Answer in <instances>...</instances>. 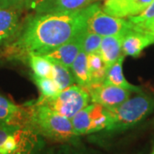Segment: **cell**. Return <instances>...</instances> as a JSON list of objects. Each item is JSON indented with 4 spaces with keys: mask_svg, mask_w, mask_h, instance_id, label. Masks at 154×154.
<instances>
[{
    "mask_svg": "<svg viewBox=\"0 0 154 154\" xmlns=\"http://www.w3.org/2000/svg\"><path fill=\"white\" fill-rule=\"evenodd\" d=\"M88 6L75 11L37 13L6 50L9 57L45 55L87 30Z\"/></svg>",
    "mask_w": 154,
    "mask_h": 154,
    "instance_id": "1",
    "label": "cell"
},
{
    "mask_svg": "<svg viewBox=\"0 0 154 154\" xmlns=\"http://www.w3.org/2000/svg\"><path fill=\"white\" fill-rule=\"evenodd\" d=\"M29 105L28 128L40 136L57 142H71L79 137L69 118L36 102Z\"/></svg>",
    "mask_w": 154,
    "mask_h": 154,
    "instance_id": "2",
    "label": "cell"
},
{
    "mask_svg": "<svg viewBox=\"0 0 154 154\" xmlns=\"http://www.w3.org/2000/svg\"><path fill=\"white\" fill-rule=\"evenodd\" d=\"M108 110L110 121L105 132H124L136 126L153 111L154 98L140 93Z\"/></svg>",
    "mask_w": 154,
    "mask_h": 154,
    "instance_id": "3",
    "label": "cell"
},
{
    "mask_svg": "<svg viewBox=\"0 0 154 154\" xmlns=\"http://www.w3.org/2000/svg\"><path fill=\"white\" fill-rule=\"evenodd\" d=\"M90 96L80 86L72 85L60 91L52 97H42L36 101L37 104L49 107L57 113L71 119L77 113L89 105Z\"/></svg>",
    "mask_w": 154,
    "mask_h": 154,
    "instance_id": "4",
    "label": "cell"
},
{
    "mask_svg": "<svg viewBox=\"0 0 154 154\" xmlns=\"http://www.w3.org/2000/svg\"><path fill=\"white\" fill-rule=\"evenodd\" d=\"M134 25L128 19L113 17L105 13L99 4L88 6L87 31L97 33L102 37L126 34L134 29Z\"/></svg>",
    "mask_w": 154,
    "mask_h": 154,
    "instance_id": "5",
    "label": "cell"
},
{
    "mask_svg": "<svg viewBox=\"0 0 154 154\" xmlns=\"http://www.w3.org/2000/svg\"><path fill=\"white\" fill-rule=\"evenodd\" d=\"M72 125L78 136L105 131L109 126V110L103 105L92 103L80 110L71 119Z\"/></svg>",
    "mask_w": 154,
    "mask_h": 154,
    "instance_id": "6",
    "label": "cell"
},
{
    "mask_svg": "<svg viewBox=\"0 0 154 154\" xmlns=\"http://www.w3.org/2000/svg\"><path fill=\"white\" fill-rule=\"evenodd\" d=\"M86 90L90 96L92 103L103 105L107 109L121 105L122 103L129 99L132 94L129 90L105 82L92 84L86 88Z\"/></svg>",
    "mask_w": 154,
    "mask_h": 154,
    "instance_id": "7",
    "label": "cell"
},
{
    "mask_svg": "<svg viewBox=\"0 0 154 154\" xmlns=\"http://www.w3.org/2000/svg\"><path fill=\"white\" fill-rule=\"evenodd\" d=\"M30 105H17L0 95V122L28 128Z\"/></svg>",
    "mask_w": 154,
    "mask_h": 154,
    "instance_id": "8",
    "label": "cell"
},
{
    "mask_svg": "<svg viewBox=\"0 0 154 154\" xmlns=\"http://www.w3.org/2000/svg\"><path fill=\"white\" fill-rule=\"evenodd\" d=\"M152 0H105L102 10L120 18H129L140 14Z\"/></svg>",
    "mask_w": 154,
    "mask_h": 154,
    "instance_id": "9",
    "label": "cell"
},
{
    "mask_svg": "<svg viewBox=\"0 0 154 154\" xmlns=\"http://www.w3.org/2000/svg\"><path fill=\"white\" fill-rule=\"evenodd\" d=\"M85 32L43 56L49 59L57 61L70 69L73 62L82 50L83 37Z\"/></svg>",
    "mask_w": 154,
    "mask_h": 154,
    "instance_id": "10",
    "label": "cell"
},
{
    "mask_svg": "<svg viewBox=\"0 0 154 154\" xmlns=\"http://www.w3.org/2000/svg\"><path fill=\"white\" fill-rule=\"evenodd\" d=\"M154 44V35L147 31L134 28L124 35L122 40V52L133 57H139L141 51Z\"/></svg>",
    "mask_w": 154,
    "mask_h": 154,
    "instance_id": "11",
    "label": "cell"
},
{
    "mask_svg": "<svg viewBox=\"0 0 154 154\" xmlns=\"http://www.w3.org/2000/svg\"><path fill=\"white\" fill-rule=\"evenodd\" d=\"M94 0H39L33 8L37 13L65 12L83 10Z\"/></svg>",
    "mask_w": 154,
    "mask_h": 154,
    "instance_id": "12",
    "label": "cell"
},
{
    "mask_svg": "<svg viewBox=\"0 0 154 154\" xmlns=\"http://www.w3.org/2000/svg\"><path fill=\"white\" fill-rule=\"evenodd\" d=\"M19 8L0 4V42L15 33L19 26Z\"/></svg>",
    "mask_w": 154,
    "mask_h": 154,
    "instance_id": "13",
    "label": "cell"
},
{
    "mask_svg": "<svg viewBox=\"0 0 154 154\" xmlns=\"http://www.w3.org/2000/svg\"><path fill=\"white\" fill-rule=\"evenodd\" d=\"M125 34L105 36L102 38L99 53L107 68L115 63L122 54V40Z\"/></svg>",
    "mask_w": 154,
    "mask_h": 154,
    "instance_id": "14",
    "label": "cell"
},
{
    "mask_svg": "<svg viewBox=\"0 0 154 154\" xmlns=\"http://www.w3.org/2000/svg\"><path fill=\"white\" fill-rule=\"evenodd\" d=\"M124 57H125V55L122 54L117 60L116 61L115 63H113L111 66L107 69L104 82L106 83V84L112 85V86H116V87H119V88L129 90L132 93L140 94V93H142L141 89L139 87L130 84L123 75L122 63L124 60Z\"/></svg>",
    "mask_w": 154,
    "mask_h": 154,
    "instance_id": "15",
    "label": "cell"
},
{
    "mask_svg": "<svg viewBox=\"0 0 154 154\" xmlns=\"http://www.w3.org/2000/svg\"><path fill=\"white\" fill-rule=\"evenodd\" d=\"M87 59L91 85L104 82L108 68L99 51L87 54Z\"/></svg>",
    "mask_w": 154,
    "mask_h": 154,
    "instance_id": "16",
    "label": "cell"
},
{
    "mask_svg": "<svg viewBox=\"0 0 154 154\" xmlns=\"http://www.w3.org/2000/svg\"><path fill=\"white\" fill-rule=\"evenodd\" d=\"M70 69L78 86L86 89L91 85L89 71H88L87 53L83 50L81 51L76 58L73 62Z\"/></svg>",
    "mask_w": 154,
    "mask_h": 154,
    "instance_id": "17",
    "label": "cell"
},
{
    "mask_svg": "<svg viewBox=\"0 0 154 154\" xmlns=\"http://www.w3.org/2000/svg\"><path fill=\"white\" fill-rule=\"evenodd\" d=\"M33 75L40 77H52V63L49 58L43 55L30 53L27 57Z\"/></svg>",
    "mask_w": 154,
    "mask_h": 154,
    "instance_id": "18",
    "label": "cell"
},
{
    "mask_svg": "<svg viewBox=\"0 0 154 154\" xmlns=\"http://www.w3.org/2000/svg\"><path fill=\"white\" fill-rule=\"evenodd\" d=\"M52 63V79L55 81L60 91L74 85L75 82V77L69 68L64 66L57 61L51 60Z\"/></svg>",
    "mask_w": 154,
    "mask_h": 154,
    "instance_id": "19",
    "label": "cell"
},
{
    "mask_svg": "<svg viewBox=\"0 0 154 154\" xmlns=\"http://www.w3.org/2000/svg\"><path fill=\"white\" fill-rule=\"evenodd\" d=\"M33 81L41 92L42 97H52L60 92V89L52 78L40 77L33 75Z\"/></svg>",
    "mask_w": 154,
    "mask_h": 154,
    "instance_id": "20",
    "label": "cell"
},
{
    "mask_svg": "<svg viewBox=\"0 0 154 154\" xmlns=\"http://www.w3.org/2000/svg\"><path fill=\"white\" fill-rule=\"evenodd\" d=\"M134 25V28L144 30L146 25L154 20V0L140 14L128 18Z\"/></svg>",
    "mask_w": 154,
    "mask_h": 154,
    "instance_id": "21",
    "label": "cell"
},
{
    "mask_svg": "<svg viewBox=\"0 0 154 154\" xmlns=\"http://www.w3.org/2000/svg\"><path fill=\"white\" fill-rule=\"evenodd\" d=\"M103 37L97 33L86 31L83 37L82 50L87 53H93L98 51L101 45Z\"/></svg>",
    "mask_w": 154,
    "mask_h": 154,
    "instance_id": "22",
    "label": "cell"
},
{
    "mask_svg": "<svg viewBox=\"0 0 154 154\" xmlns=\"http://www.w3.org/2000/svg\"><path fill=\"white\" fill-rule=\"evenodd\" d=\"M18 128H22V127L11 125V124L5 123V122H0V146L5 140L6 138L11 134L15 132Z\"/></svg>",
    "mask_w": 154,
    "mask_h": 154,
    "instance_id": "23",
    "label": "cell"
},
{
    "mask_svg": "<svg viewBox=\"0 0 154 154\" xmlns=\"http://www.w3.org/2000/svg\"><path fill=\"white\" fill-rule=\"evenodd\" d=\"M30 3V0H0V4L4 5L14 6L19 9L22 8L23 6L28 5Z\"/></svg>",
    "mask_w": 154,
    "mask_h": 154,
    "instance_id": "24",
    "label": "cell"
},
{
    "mask_svg": "<svg viewBox=\"0 0 154 154\" xmlns=\"http://www.w3.org/2000/svg\"><path fill=\"white\" fill-rule=\"evenodd\" d=\"M144 31H147L154 35V20L150 22L148 25L146 26V28H144Z\"/></svg>",
    "mask_w": 154,
    "mask_h": 154,
    "instance_id": "25",
    "label": "cell"
},
{
    "mask_svg": "<svg viewBox=\"0 0 154 154\" xmlns=\"http://www.w3.org/2000/svg\"><path fill=\"white\" fill-rule=\"evenodd\" d=\"M39 0H30V3H29V5H31V7H33V6L35 5L37 3H38Z\"/></svg>",
    "mask_w": 154,
    "mask_h": 154,
    "instance_id": "26",
    "label": "cell"
},
{
    "mask_svg": "<svg viewBox=\"0 0 154 154\" xmlns=\"http://www.w3.org/2000/svg\"><path fill=\"white\" fill-rule=\"evenodd\" d=\"M151 154H154V146H153V147H152V152H151Z\"/></svg>",
    "mask_w": 154,
    "mask_h": 154,
    "instance_id": "27",
    "label": "cell"
},
{
    "mask_svg": "<svg viewBox=\"0 0 154 154\" xmlns=\"http://www.w3.org/2000/svg\"><path fill=\"white\" fill-rule=\"evenodd\" d=\"M152 125L154 126V119H153V122H152Z\"/></svg>",
    "mask_w": 154,
    "mask_h": 154,
    "instance_id": "28",
    "label": "cell"
}]
</instances>
